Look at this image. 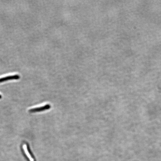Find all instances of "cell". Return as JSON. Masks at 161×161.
Instances as JSON below:
<instances>
[{"instance_id":"obj_1","label":"cell","mask_w":161,"mask_h":161,"mask_svg":"<svg viewBox=\"0 0 161 161\" xmlns=\"http://www.w3.org/2000/svg\"><path fill=\"white\" fill-rule=\"evenodd\" d=\"M23 149L24 155L25 154V158L27 161H37L30 149L29 146L25 145L23 146Z\"/></svg>"},{"instance_id":"obj_2","label":"cell","mask_w":161,"mask_h":161,"mask_svg":"<svg viewBox=\"0 0 161 161\" xmlns=\"http://www.w3.org/2000/svg\"><path fill=\"white\" fill-rule=\"evenodd\" d=\"M50 108H51V106L50 104H48L45 106L41 107L32 108L29 110V112L31 113L42 112L49 110Z\"/></svg>"},{"instance_id":"obj_3","label":"cell","mask_w":161,"mask_h":161,"mask_svg":"<svg viewBox=\"0 0 161 161\" xmlns=\"http://www.w3.org/2000/svg\"><path fill=\"white\" fill-rule=\"evenodd\" d=\"M20 76L19 75H14L12 76H9L0 78V83L3 82L7 80H18L19 79Z\"/></svg>"},{"instance_id":"obj_4","label":"cell","mask_w":161,"mask_h":161,"mask_svg":"<svg viewBox=\"0 0 161 161\" xmlns=\"http://www.w3.org/2000/svg\"><path fill=\"white\" fill-rule=\"evenodd\" d=\"M1 97H2V96H1V95H0V99H1Z\"/></svg>"}]
</instances>
